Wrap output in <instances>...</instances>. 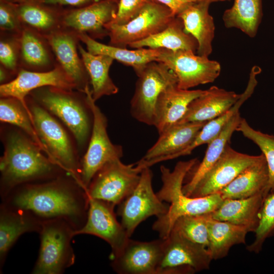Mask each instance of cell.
<instances>
[{
	"instance_id": "7402d4cb",
	"label": "cell",
	"mask_w": 274,
	"mask_h": 274,
	"mask_svg": "<svg viewBox=\"0 0 274 274\" xmlns=\"http://www.w3.org/2000/svg\"><path fill=\"white\" fill-rule=\"evenodd\" d=\"M204 91L183 89L177 85L163 90L156 103L153 124L159 134L178 122L184 115L189 104Z\"/></svg>"
},
{
	"instance_id": "6da1fadb",
	"label": "cell",
	"mask_w": 274,
	"mask_h": 274,
	"mask_svg": "<svg viewBox=\"0 0 274 274\" xmlns=\"http://www.w3.org/2000/svg\"><path fill=\"white\" fill-rule=\"evenodd\" d=\"M1 204L28 212L42 222L64 219L77 230L86 221L89 197L73 178L64 174L18 186L2 198Z\"/></svg>"
},
{
	"instance_id": "f1b7e54d",
	"label": "cell",
	"mask_w": 274,
	"mask_h": 274,
	"mask_svg": "<svg viewBox=\"0 0 274 274\" xmlns=\"http://www.w3.org/2000/svg\"><path fill=\"white\" fill-rule=\"evenodd\" d=\"M78 36L80 41L86 45L87 50L89 53L108 55L114 60L132 67L136 75L148 63L157 61L159 53V48H142L136 50H128L126 48L100 43L86 33H78Z\"/></svg>"
},
{
	"instance_id": "8992f818",
	"label": "cell",
	"mask_w": 274,
	"mask_h": 274,
	"mask_svg": "<svg viewBox=\"0 0 274 274\" xmlns=\"http://www.w3.org/2000/svg\"><path fill=\"white\" fill-rule=\"evenodd\" d=\"M75 229L62 219L44 221L39 233L40 246L32 274H62L75 262L72 246Z\"/></svg>"
},
{
	"instance_id": "ac0fdd59",
	"label": "cell",
	"mask_w": 274,
	"mask_h": 274,
	"mask_svg": "<svg viewBox=\"0 0 274 274\" xmlns=\"http://www.w3.org/2000/svg\"><path fill=\"white\" fill-rule=\"evenodd\" d=\"M57 63L73 81L76 90L85 92L90 79L78 50V34L61 28L47 37Z\"/></svg>"
},
{
	"instance_id": "9a60e30c",
	"label": "cell",
	"mask_w": 274,
	"mask_h": 274,
	"mask_svg": "<svg viewBox=\"0 0 274 274\" xmlns=\"http://www.w3.org/2000/svg\"><path fill=\"white\" fill-rule=\"evenodd\" d=\"M119 3V0H101L83 7L64 8L62 28L102 39L108 36L106 25L114 19Z\"/></svg>"
},
{
	"instance_id": "ffe728a7",
	"label": "cell",
	"mask_w": 274,
	"mask_h": 274,
	"mask_svg": "<svg viewBox=\"0 0 274 274\" xmlns=\"http://www.w3.org/2000/svg\"><path fill=\"white\" fill-rule=\"evenodd\" d=\"M45 86L76 90L72 80L57 63L54 68L47 72L20 68L13 80L0 85V96L15 97L28 108L25 100L26 96L32 90Z\"/></svg>"
},
{
	"instance_id": "836d02e7",
	"label": "cell",
	"mask_w": 274,
	"mask_h": 274,
	"mask_svg": "<svg viewBox=\"0 0 274 274\" xmlns=\"http://www.w3.org/2000/svg\"><path fill=\"white\" fill-rule=\"evenodd\" d=\"M241 118L239 111L236 112L221 132L208 144L202 161L196 167L189 181L183 186L184 194L190 196L199 182L219 158L229 144L233 132L236 131Z\"/></svg>"
},
{
	"instance_id": "30bf717a",
	"label": "cell",
	"mask_w": 274,
	"mask_h": 274,
	"mask_svg": "<svg viewBox=\"0 0 274 274\" xmlns=\"http://www.w3.org/2000/svg\"><path fill=\"white\" fill-rule=\"evenodd\" d=\"M172 10L155 0H148L140 12L123 25H106L109 45L126 48L165 29L176 16Z\"/></svg>"
},
{
	"instance_id": "277c9868",
	"label": "cell",
	"mask_w": 274,
	"mask_h": 274,
	"mask_svg": "<svg viewBox=\"0 0 274 274\" xmlns=\"http://www.w3.org/2000/svg\"><path fill=\"white\" fill-rule=\"evenodd\" d=\"M28 95L68 129L82 158L90 138L93 120L87 93L75 89L45 86L32 90Z\"/></svg>"
},
{
	"instance_id": "f546056e",
	"label": "cell",
	"mask_w": 274,
	"mask_h": 274,
	"mask_svg": "<svg viewBox=\"0 0 274 274\" xmlns=\"http://www.w3.org/2000/svg\"><path fill=\"white\" fill-rule=\"evenodd\" d=\"M209 244L208 249L213 260L227 256L234 245L245 244L249 229L243 226L216 220L209 214L208 221Z\"/></svg>"
},
{
	"instance_id": "ba28073f",
	"label": "cell",
	"mask_w": 274,
	"mask_h": 274,
	"mask_svg": "<svg viewBox=\"0 0 274 274\" xmlns=\"http://www.w3.org/2000/svg\"><path fill=\"white\" fill-rule=\"evenodd\" d=\"M85 92L93 114V126L86 150L81 160V180L86 191L95 174L107 163L121 159L122 147L112 143L108 134V120L96 105L92 96L91 88Z\"/></svg>"
},
{
	"instance_id": "8fae6325",
	"label": "cell",
	"mask_w": 274,
	"mask_h": 274,
	"mask_svg": "<svg viewBox=\"0 0 274 274\" xmlns=\"http://www.w3.org/2000/svg\"><path fill=\"white\" fill-rule=\"evenodd\" d=\"M164 239L157 274L192 273L208 269L213 260L205 246L172 230Z\"/></svg>"
},
{
	"instance_id": "83f0119b",
	"label": "cell",
	"mask_w": 274,
	"mask_h": 274,
	"mask_svg": "<svg viewBox=\"0 0 274 274\" xmlns=\"http://www.w3.org/2000/svg\"><path fill=\"white\" fill-rule=\"evenodd\" d=\"M269 170L264 155L238 175L219 193L223 199L248 198L269 193Z\"/></svg>"
},
{
	"instance_id": "d590c367",
	"label": "cell",
	"mask_w": 274,
	"mask_h": 274,
	"mask_svg": "<svg viewBox=\"0 0 274 274\" xmlns=\"http://www.w3.org/2000/svg\"><path fill=\"white\" fill-rule=\"evenodd\" d=\"M0 121L22 130L47 155L46 150L37 133L29 109L19 99L13 97H1Z\"/></svg>"
},
{
	"instance_id": "603a6c76",
	"label": "cell",
	"mask_w": 274,
	"mask_h": 274,
	"mask_svg": "<svg viewBox=\"0 0 274 274\" xmlns=\"http://www.w3.org/2000/svg\"><path fill=\"white\" fill-rule=\"evenodd\" d=\"M241 95L213 86L189 104L184 115L176 123L210 121L228 111Z\"/></svg>"
},
{
	"instance_id": "e0dca14e",
	"label": "cell",
	"mask_w": 274,
	"mask_h": 274,
	"mask_svg": "<svg viewBox=\"0 0 274 274\" xmlns=\"http://www.w3.org/2000/svg\"><path fill=\"white\" fill-rule=\"evenodd\" d=\"M164 239L150 242L129 239L122 251L111 259L113 270L119 274H157Z\"/></svg>"
},
{
	"instance_id": "7a4b0ae2",
	"label": "cell",
	"mask_w": 274,
	"mask_h": 274,
	"mask_svg": "<svg viewBox=\"0 0 274 274\" xmlns=\"http://www.w3.org/2000/svg\"><path fill=\"white\" fill-rule=\"evenodd\" d=\"M7 124L3 125L1 129L4 147L0 158L1 198L20 185L67 174L22 130Z\"/></svg>"
},
{
	"instance_id": "74e56055",
	"label": "cell",
	"mask_w": 274,
	"mask_h": 274,
	"mask_svg": "<svg viewBox=\"0 0 274 274\" xmlns=\"http://www.w3.org/2000/svg\"><path fill=\"white\" fill-rule=\"evenodd\" d=\"M209 214L181 216L175 221L172 230L208 248L209 244L207 224Z\"/></svg>"
},
{
	"instance_id": "e575fe53",
	"label": "cell",
	"mask_w": 274,
	"mask_h": 274,
	"mask_svg": "<svg viewBox=\"0 0 274 274\" xmlns=\"http://www.w3.org/2000/svg\"><path fill=\"white\" fill-rule=\"evenodd\" d=\"M261 0H234L232 6L223 13L222 19L227 28L240 29L250 37H254L262 18Z\"/></svg>"
},
{
	"instance_id": "9c48e42d",
	"label": "cell",
	"mask_w": 274,
	"mask_h": 274,
	"mask_svg": "<svg viewBox=\"0 0 274 274\" xmlns=\"http://www.w3.org/2000/svg\"><path fill=\"white\" fill-rule=\"evenodd\" d=\"M143 169L136 162L125 164L120 159L108 162L91 180L86 190L88 197L118 206L135 188Z\"/></svg>"
},
{
	"instance_id": "3957f363",
	"label": "cell",
	"mask_w": 274,
	"mask_h": 274,
	"mask_svg": "<svg viewBox=\"0 0 274 274\" xmlns=\"http://www.w3.org/2000/svg\"><path fill=\"white\" fill-rule=\"evenodd\" d=\"M197 163V158H193L178 162L173 170L163 165L160 167L162 185L156 194L161 200L169 204L167 212L158 217L152 226L160 238H165L168 236L174 223L179 217L210 214L223 200L219 192L200 197H192L183 193L184 179Z\"/></svg>"
},
{
	"instance_id": "f35d334b",
	"label": "cell",
	"mask_w": 274,
	"mask_h": 274,
	"mask_svg": "<svg viewBox=\"0 0 274 274\" xmlns=\"http://www.w3.org/2000/svg\"><path fill=\"white\" fill-rule=\"evenodd\" d=\"M274 235V192L269 193L261 210L259 225L255 231V238L247 247L250 252L259 253L268 238Z\"/></svg>"
},
{
	"instance_id": "5bb4252c",
	"label": "cell",
	"mask_w": 274,
	"mask_h": 274,
	"mask_svg": "<svg viewBox=\"0 0 274 274\" xmlns=\"http://www.w3.org/2000/svg\"><path fill=\"white\" fill-rule=\"evenodd\" d=\"M114 207L105 201L89 198L86 221L80 229L75 231L78 234H90L107 242L111 248V259L123 250L130 237L116 218Z\"/></svg>"
},
{
	"instance_id": "cb8c5ba5",
	"label": "cell",
	"mask_w": 274,
	"mask_h": 274,
	"mask_svg": "<svg viewBox=\"0 0 274 274\" xmlns=\"http://www.w3.org/2000/svg\"><path fill=\"white\" fill-rule=\"evenodd\" d=\"M42 221L30 213L0 206V269L18 239L27 232H39Z\"/></svg>"
},
{
	"instance_id": "4fadbf2b",
	"label": "cell",
	"mask_w": 274,
	"mask_h": 274,
	"mask_svg": "<svg viewBox=\"0 0 274 274\" xmlns=\"http://www.w3.org/2000/svg\"><path fill=\"white\" fill-rule=\"evenodd\" d=\"M157 61L163 63L174 72L178 87L183 89L212 83L221 72L219 62L190 50L159 48Z\"/></svg>"
},
{
	"instance_id": "4316f807",
	"label": "cell",
	"mask_w": 274,
	"mask_h": 274,
	"mask_svg": "<svg viewBox=\"0 0 274 274\" xmlns=\"http://www.w3.org/2000/svg\"><path fill=\"white\" fill-rule=\"evenodd\" d=\"M18 15L23 26L47 38L62 28L64 8L35 0L16 4Z\"/></svg>"
},
{
	"instance_id": "484cf974",
	"label": "cell",
	"mask_w": 274,
	"mask_h": 274,
	"mask_svg": "<svg viewBox=\"0 0 274 274\" xmlns=\"http://www.w3.org/2000/svg\"><path fill=\"white\" fill-rule=\"evenodd\" d=\"M267 195L262 192L246 198L223 199L210 215L216 220L245 226L250 232H255L259 225L261 210Z\"/></svg>"
},
{
	"instance_id": "7dc6e473",
	"label": "cell",
	"mask_w": 274,
	"mask_h": 274,
	"mask_svg": "<svg viewBox=\"0 0 274 274\" xmlns=\"http://www.w3.org/2000/svg\"><path fill=\"white\" fill-rule=\"evenodd\" d=\"M197 1H206L210 2L211 4L212 3L214 2H224L226 1H229V0H197Z\"/></svg>"
},
{
	"instance_id": "8d00e7d4",
	"label": "cell",
	"mask_w": 274,
	"mask_h": 274,
	"mask_svg": "<svg viewBox=\"0 0 274 274\" xmlns=\"http://www.w3.org/2000/svg\"><path fill=\"white\" fill-rule=\"evenodd\" d=\"M236 131L241 132L245 137L257 145L261 150L268 167L269 191V193L274 192V136L254 129L243 118H241Z\"/></svg>"
},
{
	"instance_id": "44dd1931",
	"label": "cell",
	"mask_w": 274,
	"mask_h": 274,
	"mask_svg": "<svg viewBox=\"0 0 274 274\" xmlns=\"http://www.w3.org/2000/svg\"><path fill=\"white\" fill-rule=\"evenodd\" d=\"M210 4L208 1L194 0L176 15L182 20L185 31L196 40L197 55L207 57L212 52L215 30L213 18L209 12Z\"/></svg>"
},
{
	"instance_id": "60d3db41",
	"label": "cell",
	"mask_w": 274,
	"mask_h": 274,
	"mask_svg": "<svg viewBox=\"0 0 274 274\" xmlns=\"http://www.w3.org/2000/svg\"><path fill=\"white\" fill-rule=\"evenodd\" d=\"M22 29L17 4L0 1V32L20 34Z\"/></svg>"
},
{
	"instance_id": "d6a6232c",
	"label": "cell",
	"mask_w": 274,
	"mask_h": 274,
	"mask_svg": "<svg viewBox=\"0 0 274 274\" xmlns=\"http://www.w3.org/2000/svg\"><path fill=\"white\" fill-rule=\"evenodd\" d=\"M78 50L90 79L92 96L96 101L101 97L118 92V88L109 75V70L114 60L104 54H93L79 44Z\"/></svg>"
},
{
	"instance_id": "f6af8a7d",
	"label": "cell",
	"mask_w": 274,
	"mask_h": 274,
	"mask_svg": "<svg viewBox=\"0 0 274 274\" xmlns=\"http://www.w3.org/2000/svg\"><path fill=\"white\" fill-rule=\"evenodd\" d=\"M15 78L11 72L2 65H0V83L1 85L7 84Z\"/></svg>"
},
{
	"instance_id": "d6986e66",
	"label": "cell",
	"mask_w": 274,
	"mask_h": 274,
	"mask_svg": "<svg viewBox=\"0 0 274 274\" xmlns=\"http://www.w3.org/2000/svg\"><path fill=\"white\" fill-rule=\"evenodd\" d=\"M207 122L175 123L159 134L157 142L136 163L143 168L159 162L176 158L194 140Z\"/></svg>"
},
{
	"instance_id": "b9f144b4",
	"label": "cell",
	"mask_w": 274,
	"mask_h": 274,
	"mask_svg": "<svg viewBox=\"0 0 274 274\" xmlns=\"http://www.w3.org/2000/svg\"><path fill=\"white\" fill-rule=\"evenodd\" d=\"M148 0H119L118 10L112 23L123 25L140 12Z\"/></svg>"
},
{
	"instance_id": "c3c4849f",
	"label": "cell",
	"mask_w": 274,
	"mask_h": 274,
	"mask_svg": "<svg viewBox=\"0 0 274 274\" xmlns=\"http://www.w3.org/2000/svg\"><path fill=\"white\" fill-rule=\"evenodd\" d=\"M0 1L2 2H10V3H13V0H0Z\"/></svg>"
},
{
	"instance_id": "681fc988",
	"label": "cell",
	"mask_w": 274,
	"mask_h": 274,
	"mask_svg": "<svg viewBox=\"0 0 274 274\" xmlns=\"http://www.w3.org/2000/svg\"><path fill=\"white\" fill-rule=\"evenodd\" d=\"M189 1H194V0H189Z\"/></svg>"
},
{
	"instance_id": "ab89813d",
	"label": "cell",
	"mask_w": 274,
	"mask_h": 274,
	"mask_svg": "<svg viewBox=\"0 0 274 274\" xmlns=\"http://www.w3.org/2000/svg\"><path fill=\"white\" fill-rule=\"evenodd\" d=\"M20 34L0 32V65L15 77L20 69Z\"/></svg>"
},
{
	"instance_id": "2e32d148",
	"label": "cell",
	"mask_w": 274,
	"mask_h": 274,
	"mask_svg": "<svg viewBox=\"0 0 274 274\" xmlns=\"http://www.w3.org/2000/svg\"><path fill=\"white\" fill-rule=\"evenodd\" d=\"M261 155L253 156L238 152L228 144L190 197H203L219 192L245 169L257 161Z\"/></svg>"
},
{
	"instance_id": "4dcf8cb0",
	"label": "cell",
	"mask_w": 274,
	"mask_h": 274,
	"mask_svg": "<svg viewBox=\"0 0 274 274\" xmlns=\"http://www.w3.org/2000/svg\"><path fill=\"white\" fill-rule=\"evenodd\" d=\"M128 46L135 49L148 47L172 50H185L195 52L198 44L195 39L185 31L182 20L176 16L163 30L131 43Z\"/></svg>"
},
{
	"instance_id": "7c38bea8",
	"label": "cell",
	"mask_w": 274,
	"mask_h": 274,
	"mask_svg": "<svg viewBox=\"0 0 274 274\" xmlns=\"http://www.w3.org/2000/svg\"><path fill=\"white\" fill-rule=\"evenodd\" d=\"M153 174L149 167L141 172L140 179L132 192L118 205L121 223L130 237L138 226L148 217L165 214L169 205L155 193L152 184Z\"/></svg>"
},
{
	"instance_id": "bcb514c9",
	"label": "cell",
	"mask_w": 274,
	"mask_h": 274,
	"mask_svg": "<svg viewBox=\"0 0 274 274\" xmlns=\"http://www.w3.org/2000/svg\"><path fill=\"white\" fill-rule=\"evenodd\" d=\"M31 1H35V0H13V2L14 3H15V4H21V3H23Z\"/></svg>"
},
{
	"instance_id": "ee69618b",
	"label": "cell",
	"mask_w": 274,
	"mask_h": 274,
	"mask_svg": "<svg viewBox=\"0 0 274 274\" xmlns=\"http://www.w3.org/2000/svg\"><path fill=\"white\" fill-rule=\"evenodd\" d=\"M169 8L175 15L179 14L191 2L189 0H155Z\"/></svg>"
},
{
	"instance_id": "7bdbcfd3",
	"label": "cell",
	"mask_w": 274,
	"mask_h": 274,
	"mask_svg": "<svg viewBox=\"0 0 274 274\" xmlns=\"http://www.w3.org/2000/svg\"><path fill=\"white\" fill-rule=\"evenodd\" d=\"M47 4L56 5L63 8H77L85 7L101 0H43Z\"/></svg>"
},
{
	"instance_id": "1f68e13d",
	"label": "cell",
	"mask_w": 274,
	"mask_h": 274,
	"mask_svg": "<svg viewBox=\"0 0 274 274\" xmlns=\"http://www.w3.org/2000/svg\"><path fill=\"white\" fill-rule=\"evenodd\" d=\"M261 70L257 66L252 68L247 87L245 91L234 105L226 112L210 121H208L199 131L196 136L186 148L178 153L176 158L180 156L187 155L196 147L202 145L210 143L222 130L234 115L239 111V109L244 102L252 94L257 84L256 76Z\"/></svg>"
},
{
	"instance_id": "52a82bcc",
	"label": "cell",
	"mask_w": 274,
	"mask_h": 274,
	"mask_svg": "<svg viewBox=\"0 0 274 274\" xmlns=\"http://www.w3.org/2000/svg\"><path fill=\"white\" fill-rule=\"evenodd\" d=\"M136 75L138 79L130 101V113L138 121L153 125L159 94L166 88L177 85V78L165 64L157 61L148 63Z\"/></svg>"
},
{
	"instance_id": "5b68a950",
	"label": "cell",
	"mask_w": 274,
	"mask_h": 274,
	"mask_svg": "<svg viewBox=\"0 0 274 274\" xmlns=\"http://www.w3.org/2000/svg\"><path fill=\"white\" fill-rule=\"evenodd\" d=\"M25 100L47 156L83 187L80 176L81 157L74 136L62 122L28 95Z\"/></svg>"
},
{
	"instance_id": "d4e9b609",
	"label": "cell",
	"mask_w": 274,
	"mask_h": 274,
	"mask_svg": "<svg viewBox=\"0 0 274 274\" xmlns=\"http://www.w3.org/2000/svg\"><path fill=\"white\" fill-rule=\"evenodd\" d=\"M20 68L34 72H47L57 63L48 39L26 27L19 36Z\"/></svg>"
}]
</instances>
